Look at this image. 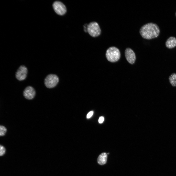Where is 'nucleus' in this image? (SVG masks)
Here are the masks:
<instances>
[{
	"label": "nucleus",
	"instance_id": "nucleus-7",
	"mask_svg": "<svg viewBox=\"0 0 176 176\" xmlns=\"http://www.w3.org/2000/svg\"><path fill=\"white\" fill-rule=\"evenodd\" d=\"M36 92L34 89L32 87L28 86L24 89L23 95L25 98L28 100L33 99L34 97Z\"/></svg>",
	"mask_w": 176,
	"mask_h": 176
},
{
	"label": "nucleus",
	"instance_id": "nucleus-14",
	"mask_svg": "<svg viewBox=\"0 0 176 176\" xmlns=\"http://www.w3.org/2000/svg\"><path fill=\"white\" fill-rule=\"evenodd\" d=\"M93 111H91L88 113L87 115V117L88 118H90L92 115L93 114Z\"/></svg>",
	"mask_w": 176,
	"mask_h": 176
},
{
	"label": "nucleus",
	"instance_id": "nucleus-11",
	"mask_svg": "<svg viewBox=\"0 0 176 176\" xmlns=\"http://www.w3.org/2000/svg\"><path fill=\"white\" fill-rule=\"evenodd\" d=\"M169 82L173 87H176V73H173L169 77Z\"/></svg>",
	"mask_w": 176,
	"mask_h": 176
},
{
	"label": "nucleus",
	"instance_id": "nucleus-10",
	"mask_svg": "<svg viewBox=\"0 0 176 176\" xmlns=\"http://www.w3.org/2000/svg\"><path fill=\"white\" fill-rule=\"evenodd\" d=\"M107 154L106 153H103L99 156L97 160L98 163L100 165L105 164L107 162Z\"/></svg>",
	"mask_w": 176,
	"mask_h": 176
},
{
	"label": "nucleus",
	"instance_id": "nucleus-13",
	"mask_svg": "<svg viewBox=\"0 0 176 176\" xmlns=\"http://www.w3.org/2000/svg\"><path fill=\"white\" fill-rule=\"evenodd\" d=\"M0 155L2 156L5 153L6 150L4 147L1 145H0Z\"/></svg>",
	"mask_w": 176,
	"mask_h": 176
},
{
	"label": "nucleus",
	"instance_id": "nucleus-1",
	"mask_svg": "<svg viewBox=\"0 0 176 176\" xmlns=\"http://www.w3.org/2000/svg\"><path fill=\"white\" fill-rule=\"evenodd\" d=\"M160 32L158 26L156 23L150 22L142 26L139 30L141 36L144 39L150 40L157 37Z\"/></svg>",
	"mask_w": 176,
	"mask_h": 176
},
{
	"label": "nucleus",
	"instance_id": "nucleus-5",
	"mask_svg": "<svg viewBox=\"0 0 176 176\" xmlns=\"http://www.w3.org/2000/svg\"><path fill=\"white\" fill-rule=\"evenodd\" d=\"M27 68L24 65H21L19 67L16 72L15 77L20 81L24 80L27 77Z\"/></svg>",
	"mask_w": 176,
	"mask_h": 176
},
{
	"label": "nucleus",
	"instance_id": "nucleus-6",
	"mask_svg": "<svg viewBox=\"0 0 176 176\" xmlns=\"http://www.w3.org/2000/svg\"><path fill=\"white\" fill-rule=\"evenodd\" d=\"M53 7L55 12L60 15L65 14L66 11V9L65 5L59 1H55L53 4Z\"/></svg>",
	"mask_w": 176,
	"mask_h": 176
},
{
	"label": "nucleus",
	"instance_id": "nucleus-3",
	"mask_svg": "<svg viewBox=\"0 0 176 176\" xmlns=\"http://www.w3.org/2000/svg\"><path fill=\"white\" fill-rule=\"evenodd\" d=\"M87 31L93 37L99 35L101 33V30L98 23L96 22H90L87 26Z\"/></svg>",
	"mask_w": 176,
	"mask_h": 176
},
{
	"label": "nucleus",
	"instance_id": "nucleus-16",
	"mask_svg": "<svg viewBox=\"0 0 176 176\" xmlns=\"http://www.w3.org/2000/svg\"><path fill=\"white\" fill-rule=\"evenodd\" d=\"M175 15H176V13H175Z\"/></svg>",
	"mask_w": 176,
	"mask_h": 176
},
{
	"label": "nucleus",
	"instance_id": "nucleus-9",
	"mask_svg": "<svg viewBox=\"0 0 176 176\" xmlns=\"http://www.w3.org/2000/svg\"><path fill=\"white\" fill-rule=\"evenodd\" d=\"M165 45L167 48L171 49L176 46V38L173 36L169 37L166 40Z\"/></svg>",
	"mask_w": 176,
	"mask_h": 176
},
{
	"label": "nucleus",
	"instance_id": "nucleus-8",
	"mask_svg": "<svg viewBox=\"0 0 176 176\" xmlns=\"http://www.w3.org/2000/svg\"><path fill=\"white\" fill-rule=\"evenodd\" d=\"M125 54L127 61L130 64H134L136 60V56L133 51L131 48H128L125 50Z\"/></svg>",
	"mask_w": 176,
	"mask_h": 176
},
{
	"label": "nucleus",
	"instance_id": "nucleus-12",
	"mask_svg": "<svg viewBox=\"0 0 176 176\" xmlns=\"http://www.w3.org/2000/svg\"><path fill=\"white\" fill-rule=\"evenodd\" d=\"M7 132V129L4 126L0 125V136H4Z\"/></svg>",
	"mask_w": 176,
	"mask_h": 176
},
{
	"label": "nucleus",
	"instance_id": "nucleus-4",
	"mask_svg": "<svg viewBox=\"0 0 176 176\" xmlns=\"http://www.w3.org/2000/svg\"><path fill=\"white\" fill-rule=\"evenodd\" d=\"M58 81V78L56 75L54 74H50L47 76L45 78L44 83L47 88H52L55 86Z\"/></svg>",
	"mask_w": 176,
	"mask_h": 176
},
{
	"label": "nucleus",
	"instance_id": "nucleus-15",
	"mask_svg": "<svg viewBox=\"0 0 176 176\" xmlns=\"http://www.w3.org/2000/svg\"><path fill=\"white\" fill-rule=\"evenodd\" d=\"M104 120V117L102 116L100 117L99 119V122L100 123H102Z\"/></svg>",
	"mask_w": 176,
	"mask_h": 176
},
{
	"label": "nucleus",
	"instance_id": "nucleus-2",
	"mask_svg": "<svg viewBox=\"0 0 176 176\" xmlns=\"http://www.w3.org/2000/svg\"><path fill=\"white\" fill-rule=\"evenodd\" d=\"M106 56L108 60L111 62H116L120 59L121 54L117 47L112 46L106 50Z\"/></svg>",
	"mask_w": 176,
	"mask_h": 176
}]
</instances>
